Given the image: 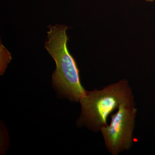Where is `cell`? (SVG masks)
<instances>
[{"label":"cell","instance_id":"obj_1","mask_svg":"<svg viewBox=\"0 0 155 155\" xmlns=\"http://www.w3.org/2000/svg\"><path fill=\"white\" fill-rule=\"evenodd\" d=\"M48 40L45 47L55 61L53 84L61 93L72 101L78 102L87 91L81 83L79 70L75 59L67 48L69 38L66 31L69 27L56 24L48 26Z\"/></svg>","mask_w":155,"mask_h":155},{"label":"cell","instance_id":"obj_2","mask_svg":"<svg viewBox=\"0 0 155 155\" xmlns=\"http://www.w3.org/2000/svg\"><path fill=\"white\" fill-rule=\"evenodd\" d=\"M134 97L126 79L108 85L101 90L87 91L79 101L81 112L77 125L95 132L108 125L107 119L122 103Z\"/></svg>","mask_w":155,"mask_h":155},{"label":"cell","instance_id":"obj_3","mask_svg":"<svg viewBox=\"0 0 155 155\" xmlns=\"http://www.w3.org/2000/svg\"><path fill=\"white\" fill-rule=\"evenodd\" d=\"M137 111L133 97L122 103L116 113L110 115V124L101 129L106 148L111 155H118L133 146Z\"/></svg>","mask_w":155,"mask_h":155},{"label":"cell","instance_id":"obj_4","mask_svg":"<svg viewBox=\"0 0 155 155\" xmlns=\"http://www.w3.org/2000/svg\"><path fill=\"white\" fill-rule=\"evenodd\" d=\"M11 60V55L8 51L1 45V75L5 72L7 65Z\"/></svg>","mask_w":155,"mask_h":155},{"label":"cell","instance_id":"obj_5","mask_svg":"<svg viewBox=\"0 0 155 155\" xmlns=\"http://www.w3.org/2000/svg\"><path fill=\"white\" fill-rule=\"evenodd\" d=\"M146 1H147V2H153V1H154V0H146Z\"/></svg>","mask_w":155,"mask_h":155}]
</instances>
